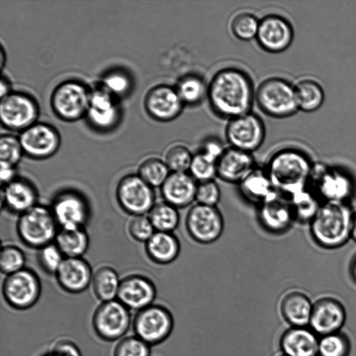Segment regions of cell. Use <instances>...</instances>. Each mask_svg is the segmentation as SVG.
<instances>
[{"label": "cell", "instance_id": "6", "mask_svg": "<svg viewBox=\"0 0 356 356\" xmlns=\"http://www.w3.org/2000/svg\"><path fill=\"white\" fill-rule=\"evenodd\" d=\"M174 321L163 306L151 305L136 312L133 321L135 335L149 346L164 341L171 334Z\"/></svg>", "mask_w": 356, "mask_h": 356}, {"label": "cell", "instance_id": "21", "mask_svg": "<svg viewBox=\"0 0 356 356\" xmlns=\"http://www.w3.org/2000/svg\"><path fill=\"white\" fill-rule=\"evenodd\" d=\"M251 153L230 147L217 161V177L230 184H239L254 168Z\"/></svg>", "mask_w": 356, "mask_h": 356}, {"label": "cell", "instance_id": "26", "mask_svg": "<svg viewBox=\"0 0 356 356\" xmlns=\"http://www.w3.org/2000/svg\"><path fill=\"white\" fill-rule=\"evenodd\" d=\"M316 182L318 193L327 202H343L351 193L350 178L339 170H323L317 176Z\"/></svg>", "mask_w": 356, "mask_h": 356}, {"label": "cell", "instance_id": "33", "mask_svg": "<svg viewBox=\"0 0 356 356\" xmlns=\"http://www.w3.org/2000/svg\"><path fill=\"white\" fill-rule=\"evenodd\" d=\"M184 106H195L207 97L208 85L200 76L188 74L181 77L175 87Z\"/></svg>", "mask_w": 356, "mask_h": 356}, {"label": "cell", "instance_id": "19", "mask_svg": "<svg viewBox=\"0 0 356 356\" xmlns=\"http://www.w3.org/2000/svg\"><path fill=\"white\" fill-rule=\"evenodd\" d=\"M156 290L147 277L131 275L120 282L117 299L129 309L137 312L152 305Z\"/></svg>", "mask_w": 356, "mask_h": 356}, {"label": "cell", "instance_id": "44", "mask_svg": "<svg viewBox=\"0 0 356 356\" xmlns=\"http://www.w3.org/2000/svg\"><path fill=\"white\" fill-rule=\"evenodd\" d=\"M38 261L41 268L47 273L56 274L65 258L58 246L49 243L38 249Z\"/></svg>", "mask_w": 356, "mask_h": 356}, {"label": "cell", "instance_id": "56", "mask_svg": "<svg viewBox=\"0 0 356 356\" xmlns=\"http://www.w3.org/2000/svg\"><path fill=\"white\" fill-rule=\"evenodd\" d=\"M280 356H286V355H284V354L282 355H280Z\"/></svg>", "mask_w": 356, "mask_h": 356}, {"label": "cell", "instance_id": "15", "mask_svg": "<svg viewBox=\"0 0 356 356\" xmlns=\"http://www.w3.org/2000/svg\"><path fill=\"white\" fill-rule=\"evenodd\" d=\"M19 140L24 153L35 159L51 156L60 145V137L56 130L44 123H34L23 130Z\"/></svg>", "mask_w": 356, "mask_h": 356}, {"label": "cell", "instance_id": "48", "mask_svg": "<svg viewBox=\"0 0 356 356\" xmlns=\"http://www.w3.org/2000/svg\"><path fill=\"white\" fill-rule=\"evenodd\" d=\"M102 85L113 96L123 95L130 89L131 80L126 73L115 70L104 76Z\"/></svg>", "mask_w": 356, "mask_h": 356}, {"label": "cell", "instance_id": "11", "mask_svg": "<svg viewBox=\"0 0 356 356\" xmlns=\"http://www.w3.org/2000/svg\"><path fill=\"white\" fill-rule=\"evenodd\" d=\"M153 188L138 175H127L118 184L116 198L121 208L129 214L145 215L155 204Z\"/></svg>", "mask_w": 356, "mask_h": 356}, {"label": "cell", "instance_id": "29", "mask_svg": "<svg viewBox=\"0 0 356 356\" xmlns=\"http://www.w3.org/2000/svg\"><path fill=\"white\" fill-rule=\"evenodd\" d=\"M181 250L178 238L171 232H155L145 243V251L154 263L166 265L175 261Z\"/></svg>", "mask_w": 356, "mask_h": 356}, {"label": "cell", "instance_id": "40", "mask_svg": "<svg viewBox=\"0 0 356 356\" xmlns=\"http://www.w3.org/2000/svg\"><path fill=\"white\" fill-rule=\"evenodd\" d=\"M188 172L197 182L213 180L217 177V161L200 151L193 154Z\"/></svg>", "mask_w": 356, "mask_h": 356}, {"label": "cell", "instance_id": "51", "mask_svg": "<svg viewBox=\"0 0 356 356\" xmlns=\"http://www.w3.org/2000/svg\"><path fill=\"white\" fill-rule=\"evenodd\" d=\"M1 165V181L2 185H5L15 179V166L10 164L0 162Z\"/></svg>", "mask_w": 356, "mask_h": 356}, {"label": "cell", "instance_id": "31", "mask_svg": "<svg viewBox=\"0 0 356 356\" xmlns=\"http://www.w3.org/2000/svg\"><path fill=\"white\" fill-rule=\"evenodd\" d=\"M55 244L65 257H81L89 246V236L83 227L60 229Z\"/></svg>", "mask_w": 356, "mask_h": 356}, {"label": "cell", "instance_id": "20", "mask_svg": "<svg viewBox=\"0 0 356 356\" xmlns=\"http://www.w3.org/2000/svg\"><path fill=\"white\" fill-rule=\"evenodd\" d=\"M55 275L65 291L79 293L91 284L93 274L90 264L82 257H65Z\"/></svg>", "mask_w": 356, "mask_h": 356}, {"label": "cell", "instance_id": "14", "mask_svg": "<svg viewBox=\"0 0 356 356\" xmlns=\"http://www.w3.org/2000/svg\"><path fill=\"white\" fill-rule=\"evenodd\" d=\"M38 115L37 103L26 94L12 92L1 98V122L8 129L23 131L35 123Z\"/></svg>", "mask_w": 356, "mask_h": 356}, {"label": "cell", "instance_id": "2", "mask_svg": "<svg viewBox=\"0 0 356 356\" xmlns=\"http://www.w3.org/2000/svg\"><path fill=\"white\" fill-rule=\"evenodd\" d=\"M266 170L277 192L289 197L305 189L312 176V167L305 153L286 148L270 157Z\"/></svg>", "mask_w": 356, "mask_h": 356}, {"label": "cell", "instance_id": "37", "mask_svg": "<svg viewBox=\"0 0 356 356\" xmlns=\"http://www.w3.org/2000/svg\"><path fill=\"white\" fill-rule=\"evenodd\" d=\"M259 21L252 13L246 11L236 13L231 19L229 28L233 35L243 41L256 38Z\"/></svg>", "mask_w": 356, "mask_h": 356}, {"label": "cell", "instance_id": "36", "mask_svg": "<svg viewBox=\"0 0 356 356\" xmlns=\"http://www.w3.org/2000/svg\"><path fill=\"white\" fill-rule=\"evenodd\" d=\"M170 172L163 159L149 157L140 163L137 175L150 186L155 188L161 187Z\"/></svg>", "mask_w": 356, "mask_h": 356}, {"label": "cell", "instance_id": "49", "mask_svg": "<svg viewBox=\"0 0 356 356\" xmlns=\"http://www.w3.org/2000/svg\"><path fill=\"white\" fill-rule=\"evenodd\" d=\"M53 356H82L79 347L69 339L56 341L49 352Z\"/></svg>", "mask_w": 356, "mask_h": 356}, {"label": "cell", "instance_id": "9", "mask_svg": "<svg viewBox=\"0 0 356 356\" xmlns=\"http://www.w3.org/2000/svg\"><path fill=\"white\" fill-rule=\"evenodd\" d=\"M185 226L189 236L196 243L211 244L221 236L224 219L217 207L195 204L188 209Z\"/></svg>", "mask_w": 356, "mask_h": 356}, {"label": "cell", "instance_id": "17", "mask_svg": "<svg viewBox=\"0 0 356 356\" xmlns=\"http://www.w3.org/2000/svg\"><path fill=\"white\" fill-rule=\"evenodd\" d=\"M184 106L175 88L161 84L152 88L145 99V107L154 119L168 122L177 118Z\"/></svg>", "mask_w": 356, "mask_h": 356}, {"label": "cell", "instance_id": "47", "mask_svg": "<svg viewBox=\"0 0 356 356\" xmlns=\"http://www.w3.org/2000/svg\"><path fill=\"white\" fill-rule=\"evenodd\" d=\"M130 236L136 241L146 243L156 232L148 216H134L128 225Z\"/></svg>", "mask_w": 356, "mask_h": 356}, {"label": "cell", "instance_id": "16", "mask_svg": "<svg viewBox=\"0 0 356 356\" xmlns=\"http://www.w3.org/2000/svg\"><path fill=\"white\" fill-rule=\"evenodd\" d=\"M293 38L292 26L284 17L270 14L259 21L256 40L264 50L270 53L282 52L290 46Z\"/></svg>", "mask_w": 356, "mask_h": 356}, {"label": "cell", "instance_id": "50", "mask_svg": "<svg viewBox=\"0 0 356 356\" xmlns=\"http://www.w3.org/2000/svg\"><path fill=\"white\" fill-rule=\"evenodd\" d=\"M225 149L219 140L216 139H209L204 142L201 152L218 161Z\"/></svg>", "mask_w": 356, "mask_h": 356}, {"label": "cell", "instance_id": "32", "mask_svg": "<svg viewBox=\"0 0 356 356\" xmlns=\"http://www.w3.org/2000/svg\"><path fill=\"white\" fill-rule=\"evenodd\" d=\"M120 282L117 272L104 266L93 273L91 285L94 294L102 302L117 299Z\"/></svg>", "mask_w": 356, "mask_h": 356}, {"label": "cell", "instance_id": "5", "mask_svg": "<svg viewBox=\"0 0 356 356\" xmlns=\"http://www.w3.org/2000/svg\"><path fill=\"white\" fill-rule=\"evenodd\" d=\"M254 99L260 109L273 118L290 116L298 108L294 88L280 77H270L261 82Z\"/></svg>", "mask_w": 356, "mask_h": 356}, {"label": "cell", "instance_id": "23", "mask_svg": "<svg viewBox=\"0 0 356 356\" xmlns=\"http://www.w3.org/2000/svg\"><path fill=\"white\" fill-rule=\"evenodd\" d=\"M197 181L189 172H170L160 187L163 201L177 209L184 208L195 201Z\"/></svg>", "mask_w": 356, "mask_h": 356}, {"label": "cell", "instance_id": "25", "mask_svg": "<svg viewBox=\"0 0 356 356\" xmlns=\"http://www.w3.org/2000/svg\"><path fill=\"white\" fill-rule=\"evenodd\" d=\"M344 319L345 312L341 305L334 299L324 298L313 307L309 322L316 332L327 335L339 329Z\"/></svg>", "mask_w": 356, "mask_h": 356}, {"label": "cell", "instance_id": "34", "mask_svg": "<svg viewBox=\"0 0 356 356\" xmlns=\"http://www.w3.org/2000/svg\"><path fill=\"white\" fill-rule=\"evenodd\" d=\"M147 216L156 232L172 233L180 221L178 209L165 201L155 203Z\"/></svg>", "mask_w": 356, "mask_h": 356}, {"label": "cell", "instance_id": "42", "mask_svg": "<svg viewBox=\"0 0 356 356\" xmlns=\"http://www.w3.org/2000/svg\"><path fill=\"white\" fill-rule=\"evenodd\" d=\"M150 346L137 336L120 339L113 350V356H150Z\"/></svg>", "mask_w": 356, "mask_h": 356}, {"label": "cell", "instance_id": "53", "mask_svg": "<svg viewBox=\"0 0 356 356\" xmlns=\"http://www.w3.org/2000/svg\"><path fill=\"white\" fill-rule=\"evenodd\" d=\"M350 238L356 241V212L353 215Z\"/></svg>", "mask_w": 356, "mask_h": 356}, {"label": "cell", "instance_id": "35", "mask_svg": "<svg viewBox=\"0 0 356 356\" xmlns=\"http://www.w3.org/2000/svg\"><path fill=\"white\" fill-rule=\"evenodd\" d=\"M297 104L305 111H313L318 108L324 99L321 86L312 79L300 81L294 87Z\"/></svg>", "mask_w": 356, "mask_h": 356}, {"label": "cell", "instance_id": "3", "mask_svg": "<svg viewBox=\"0 0 356 356\" xmlns=\"http://www.w3.org/2000/svg\"><path fill=\"white\" fill-rule=\"evenodd\" d=\"M353 213L343 202H326L311 220L315 241L325 248H337L350 237Z\"/></svg>", "mask_w": 356, "mask_h": 356}, {"label": "cell", "instance_id": "24", "mask_svg": "<svg viewBox=\"0 0 356 356\" xmlns=\"http://www.w3.org/2000/svg\"><path fill=\"white\" fill-rule=\"evenodd\" d=\"M38 192L28 179L16 177L3 185L1 190V204L11 212L19 214L37 204Z\"/></svg>", "mask_w": 356, "mask_h": 356}, {"label": "cell", "instance_id": "38", "mask_svg": "<svg viewBox=\"0 0 356 356\" xmlns=\"http://www.w3.org/2000/svg\"><path fill=\"white\" fill-rule=\"evenodd\" d=\"M295 219L312 220L320 207L315 195L304 189L289 197Z\"/></svg>", "mask_w": 356, "mask_h": 356}, {"label": "cell", "instance_id": "13", "mask_svg": "<svg viewBox=\"0 0 356 356\" xmlns=\"http://www.w3.org/2000/svg\"><path fill=\"white\" fill-rule=\"evenodd\" d=\"M50 209L60 229L83 227L90 217L87 200L74 190H64L56 194Z\"/></svg>", "mask_w": 356, "mask_h": 356}, {"label": "cell", "instance_id": "39", "mask_svg": "<svg viewBox=\"0 0 356 356\" xmlns=\"http://www.w3.org/2000/svg\"><path fill=\"white\" fill-rule=\"evenodd\" d=\"M193 154L182 144H173L165 151L163 161L171 172H187Z\"/></svg>", "mask_w": 356, "mask_h": 356}, {"label": "cell", "instance_id": "54", "mask_svg": "<svg viewBox=\"0 0 356 356\" xmlns=\"http://www.w3.org/2000/svg\"><path fill=\"white\" fill-rule=\"evenodd\" d=\"M351 273H352V275H353V277L356 280V257H355V259H354V260H353V261L352 263Z\"/></svg>", "mask_w": 356, "mask_h": 356}, {"label": "cell", "instance_id": "45", "mask_svg": "<svg viewBox=\"0 0 356 356\" xmlns=\"http://www.w3.org/2000/svg\"><path fill=\"white\" fill-rule=\"evenodd\" d=\"M348 346L345 338L337 334H330L318 342V353L320 356H346Z\"/></svg>", "mask_w": 356, "mask_h": 356}, {"label": "cell", "instance_id": "55", "mask_svg": "<svg viewBox=\"0 0 356 356\" xmlns=\"http://www.w3.org/2000/svg\"><path fill=\"white\" fill-rule=\"evenodd\" d=\"M42 356H53L50 353H46L45 355H43Z\"/></svg>", "mask_w": 356, "mask_h": 356}, {"label": "cell", "instance_id": "7", "mask_svg": "<svg viewBox=\"0 0 356 356\" xmlns=\"http://www.w3.org/2000/svg\"><path fill=\"white\" fill-rule=\"evenodd\" d=\"M129 309L118 299L102 302L95 309L92 325L96 334L106 341L121 339L131 325Z\"/></svg>", "mask_w": 356, "mask_h": 356}, {"label": "cell", "instance_id": "52", "mask_svg": "<svg viewBox=\"0 0 356 356\" xmlns=\"http://www.w3.org/2000/svg\"><path fill=\"white\" fill-rule=\"evenodd\" d=\"M0 86H1V98L6 96V95H8V93H10V90H9V88H10V86H9V83L7 81V79H5L4 77H1V83H0Z\"/></svg>", "mask_w": 356, "mask_h": 356}, {"label": "cell", "instance_id": "12", "mask_svg": "<svg viewBox=\"0 0 356 356\" xmlns=\"http://www.w3.org/2000/svg\"><path fill=\"white\" fill-rule=\"evenodd\" d=\"M265 133L263 121L250 112L230 119L225 129V136L230 147L249 153L262 145Z\"/></svg>", "mask_w": 356, "mask_h": 356}, {"label": "cell", "instance_id": "10", "mask_svg": "<svg viewBox=\"0 0 356 356\" xmlns=\"http://www.w3.org/2000/svg\"><path fill=\"white\" fill-rule=\"evenodd\" d=\"M90 91L77 81L69 80L56 86L51 98L55 113L67 121L79 120L87 114Z\"/></svg>", "mask_w": 356, "mask_h": 356}, {"label": "cell", "instance_id": "43", "mask_svg": "<svg viewBox=\"0 0 356 356\" xmlns=\"http://www.w3.org/2000/svg\"><path fill=\"white\" fill-rule=\"evenodd\" d=\"M24 153L19 138L13 135H1L0 138V161L15 166Z\"/></svg>", "mask_w": 356, "mask_h": 356}, {"label": "cell", "instance_id": "30", "mask_svg": "<svg viewBox=\"0 0 356 356\" xmlns=\"http://www.w3.org/2000/svg\"><path fill=\"white\" fill-rule=\"evenodd\" d=\"M313 307L309 298L299 291L285 294L280 303L284 318L294 327H302L310 321Z\"/></svg>", "mask_w": 356, "mask_h": 356}, {"label": "cell", "instance_id": "1", "mask_svg": "<svg viewBox=\"0 0 356 356\" xmlns=\"http://www.w3.org/2000/svg\"><path fill=\"white\" fill-rule=\"evenodd\" d=\"M254 95L252 79L245 72L225 67L211 78L207 98L218 116L230 120L249 113Z\"/></svg>", "mask_w": 356, "mask_h": 356}, {"label": "cell", "instance_id": "28", "mask_svg": "<svg viewBox=\"0 0 356 356\" xmlns=\"http://www.w3.org/2000/svg\"><path fill=\"white\" fill-rule=\"evenodd\" d=\"M318 341L310 330L294 327L286 330L280 339V347L286 356H316Z\"/></svg>", "mask_w": 356, "mask_h": 356}, {"label": "cell", "instance_id": "4", "mask_svg": "<svg viewBox=\"0 0 356 356\" xmlns=\"http://www.w3.org/2000/svg\"><path fill=\"white\" fill-rule=\"evenodd\" d=\"M58 226L51 209L37 204L19 214L17 231L24 244L40 249L53 243L58 232Z\"/></svg>", "mask_w": 356, "mask_h": 356}, {"label": "cell", "instance_id": "27", "mask_svg": "<svg viewBox=\"0 0 356 356\" xmlns=\"http://www.w3.org/2000/svg\"><path fill=\"white\" fill-rule=\"evenodd\" d=\"M238 185L242 196L246 200L259 205L278 193L266 169L257 167Z\"/></svg>", "mask_w": 356, "mask_h": 356}, {"label": "cell", "instance_id": "22", "mask_svg": "<svg viewBox=\"0 0 356 356\" xmlns=\"http://www.w3.org/2000/svg\"><path fill=\"white\" fill-rule=\"evenodd\" d=\"M119 114L114 96L102 85L90 91V105L86 115L95 128L108 129L113 127L119 118Z\"/></svg>", "mask_w": 356, "mask_h": 356}, {"label": "cell", "instance_id": "18", "mask_svg": "<svg viewBox=\"0 0 356 356\" xmlns=\"http://www.w3.org/2000/svg\"><path fill=\"white\" fill-rule=\"evenodd\" d=\"M257 218L262 228L271 234L284 232L295 219L289 198L279 193L259 205Z\"/></svg>", "mask_w": 356, "mask_h": 356}, {"label": "cell", "instance_id": "41", "mask_svg": "<svg viewBox=\"0 0 356 356\" xmlns=\"http://www.w3.org/2000/svg\"><path fill=\"white\" fill-rule=\"evenodd\" d=\"M25 256L22 250L14 245L2 247L0 253L1 271L7 275L24 268Z\"/></svg>", "mask_w": 356, "mask_h": 356}, {"label": "cell", "instance_id": "46", "mask_svg": "<svg viewBox=\"0 0 356 356\" xmlns=\"http://www.w3.org/2000/svg\"><path fill=\"white\" fill-rule=\"evenodd\" d=\"M221 192L214 179L197 182L195 202L202 205L216 207L220 200Z\"/></svg>", "mask_w": 356, "mask_h": 356}, {"label": "cell", "instance_id": "8", "mask_svg": "<svg viewBox=\"0 0 356 356\" xmlns=\"http://www.w3.org/2000/svg\"><path fill=\"white\" fill-rule=\"evenodd\" d=\"M2 294L10 307L17 310L28 309L40 298V279L33 271L26 268L7 275L2 284Z\"/></svg>", "mask_w": 356, "mask_h": 356}]
</instances>
